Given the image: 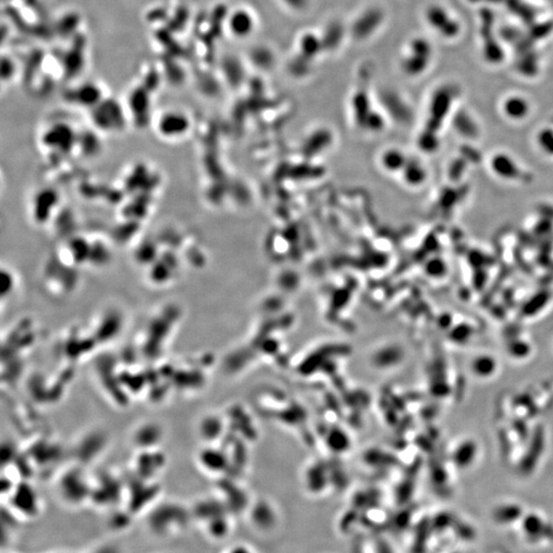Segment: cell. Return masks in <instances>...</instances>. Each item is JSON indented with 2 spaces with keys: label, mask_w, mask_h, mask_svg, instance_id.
Listing matches in <instances>:
<instances>
[{
  "label": "cell",
  "mask_w": 553,
  "mask_h": 553,
  "mask_svg": "<svg viewBox=\"0 0 553 553\" xmlns=\"http://www.w3.org/2000/svg\"><path fill=\"white\" fill-rule=\"evenodd\" d=\"M323 46L322 39L317 38L314 35L302 36L300 41V49L304 59H311L322 50Z\"/></svg>",
  "instance_id": "obj_9"
},
{
  "label": "cell",
  "mask_w": 553,
  "mask_h": 553,
  "mask_svg": "<svg viewBox=\"0 0 553 553\" xmlns=\"http://www.w3.org/2000/svg\"><path fill=\"white\" fill-rule=\"evenodd\" d=\"M536 141L539 149L553 157V127H544L538 131Z\"/></svg>",
  "instance_id": "obj_10"
},
{
  "label": "cell",
  "mask_w": 553,
  "mask_h": 553,
  "mask_svg": "<svg viewBox=\"0 0 553 553\" xmlns=\"http://www.w3.org/2000/svg\"><path fill=\"white\" fill-rule=\"evenodd\" d=\"M493 173L503 179H516L519 174V168L510 156L499 154L491 159Z\"/></svg>",
  "instance_id": "obj_7"
},
{
  "label": "cell",
  "mask_w": 553,
  "mask_h": 553,
  "mask_svg": "<svg viewBox=\"0 0 553 553\" xmlns=\"http://www.w3.org/2000/svg\"><path fill=\"white\" fill-rule=\"evenodd\" d=\"M192 513L177 504H166L156 508L149 517L147 525L154 536L168 538L180 534L189 525Z\"/></svg>",
  "instance_id": "obj_1"
},
{
  "label": "cell",
  "mask_w": 553,
  "mask_h": 553,
  "mask_svg": "<svg viewBox=\"0 0 553 553\" xmlns=\"http://www.w3.org/2000/svg\"><path fill=\"white\" fill-rule=\"evenodd\" d=\"M475 370L481 375H488L494 369V362L489 358H481L475 362Z\"/></svg>",
  "instance_id": "obj_13"
},
{
  "label": "cell",
  "mask_w": 553,
  "mask_h": 553,
  "mask_svg": "<svg viewBox=\"0 0 553 553\" xmlns=\"http://www.w3.org/2000/svg\"><path fill=\"white\" fill-rule=\"evenodd\" d=\"M426 20L433 29L447 38H453L459 33V24L441 5L429 6L426 10Z\"/></svg>",
  "instance_id": "obj_3"
},
{
  "label": "cell",
  "mask_w": 553,
  "mask_h": 553,
  "mask_svg": "<svg viewBox=\"0 0 553 553\" xmlns=\"http://www.w3.org/2000/svg\"><path fill=\"white\" fill-rule=\"evenodd\" d=\"M79 103L96 104L101 103V89L95 84H83L75 90Z\"/></svg>",
  "instance_id": "obj_8"
},
{
  "label": "cell",
  "mask_w": 553,
  "mask_h": 553,
  "mask_svg": "<svg viewBox=\"0 0 553 553\" xmlns=\"http://www.w3.org/2000/svg\"><path fill=\"white\" fill-rule=\"evenodd\" d=\"M501 113L510 122H522L531 113L530 102L519 95H510L501 103Z\"/></svg>",
  "instance_id": "obj_5"
},
{
  "label": "cell",
  "mask_w": 553,
  "mask_h": 553,
  "mask_svg": "<svg viewBox=\"0 0 553 553\" xmlns=\"http://www.w3.org/2000/svg\"><path fill=\"white\" fill-rule=\"evenodd\" d=\"M228 28L230 33L237 38L248 37L254 31L255 19L249 10L238 8L229 15Z\"/></svg>",
  "instance_id": "obj_6"
},
{
  "label": "cell",
  "mask_w": 553,
  "mask_h": 553,
  "mask_svg": "<svg viewBox=\"0 0 553 553\" xmlns=\"http://www.w3.org/2000/svg\"><path fill=\"white\" fill-rule=\"evenodd\" d=\"M252 60L259 67H270L274 63V56L268 48H255L252 52Z\"/></svg>",
  "instance_id": "obj_11"
},
{
  "label": "cell",
  "mask_w": 553,
  "mask_h": 553,
  "mask_svg": "<svg viewBox=\"0 0 553 553\" xmlns=\"http://www.w3.org/2000/svg\"><path fill=\"white\" fill-rule=\"evenodd\" d=\"M16 73V63L8 56L1 57V77L2 80H9Z\"/></svg>",
  "instance_id": "obj_12"
},
{
  "label": "cell",
  "mask_w": 553,
  "mask_h": 553,
  "mask_svg": "<svg viewBox=\"0 0 553 553\" xmlns=\"http://www.w3.org/2000/svg\"><path fill=\"white\" fill-rule=\"evenodd\" d=\"M382 21V11L378 8H369L355 20L352 26V34L358 39H366L378 30Z\"/></svg>",
  "instance_id": "obj_4"
},
{
  "label": "cell",
  "mask_w": 553,
  "mask_h": 553,
  "mask_svg": "<svg viewBox=\"0 0 553 553\" xmlns=\"http://www.w3.org/2000/svg\"><path fill=\"white\" fill-rule=\"evenodd\" d=\"M327 33L328 35L332 36V39H329L328 40V47L329 48H333L335 46H337L340 43L341 40V36H342V29L339 25H335L333 24L332 26L329 27V29H327Z\"/></svg>",
  "instance_id": "obj_14"
},
{
  "label": "cell",
  "mask_w": 553,
  "mask_h": 553,
  "mask_svg": "<svg viewBox=\"0 0 553 553\" xmlns=\"http://www.w3.org/2000/svg\"><path fill=\"white\" fill-rule=\"evenodd\" d=\"M430 58V44L422 38H416L409 45V52L402 64L403 68L409 75H419L428 67Z\"/></svg>",
  "instance_id": "obj_2"
},
{
  "label": "cell",
  "mask_w": 553,
  "mask_h": 553,
  "mask_svg": "<svg viewBox=\"0 0 553 553\" xmlns=\"http://www.w3.org/2000/svg\"><path fill=\"white\" fill-rule=\"evenodd\" d=\"M283 1L293 9H302L309 3V0H283Z\"/></svg>",
  "instance_id": "obj_15"
}]
</instances>
